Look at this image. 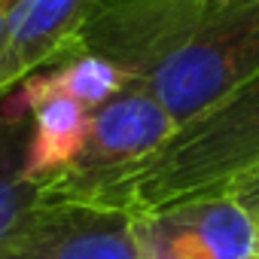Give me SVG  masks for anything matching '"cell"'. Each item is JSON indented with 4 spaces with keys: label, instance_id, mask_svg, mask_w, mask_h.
Masks as SVG:
<instances>
[{
    "label": "cell",
    "instance_id": "1",
    "mask_svg": "<svg viewBox=\"0 0 259 259\" xmlns=\"http://www.w3.org/2000/svg\"><path fill=\"white\" fill-rule=\"evenodd\" d=\"M76 52L116 64L180 128L259 73V0H101Z\"/></svg>",
    "mask_w": 259,
    "mask_h": 259
},
{
    "label": "cell",
    "instance_id": "2",
    "mask_svg": "<svg viewBox=\"0 0 259 259\" xmlns=\"http://www.w3.org/2000/svg\"><path fill=\"white\" fill-rule=\"evenodd\" d=\"M259 171V73L180 125L168 144L101 189L89 207L150 213L192 198L229 195Z\"/></svg>",
    "mask_w": 259,
    "mask_h": 259
},
{
    "label": "cell",
    "instance_id": "3",
    "mask_svg": "<svg viewBox=\"0 0 259 259\" xmlns=\"http://www.w3.org/2000/svg\"><path fill=\"white\" fill-rule=\"evenodd\" d=\"M177 132L174 116L141 85H128L92 113L79 156L40 183L46 204H89L101 189L159 153Z\"/></svg>",
    "mask_w": 259,
    "mask_h": 259
},
{
    "label": "cell",
    "instance_id": "4",
    "mask_svg": "<svg viewBox=\"0 0 259 259\" xmlns=\"http://www.w3.org/2000/svg\"><path fill=\"white\" fill-rule=\"evenodd\" d=\"M141 259H256V210L238 195H207L132 217Z\"/></svg>",
    "mask_w": 259,
    "mask_h": 259
},
{
    "label": "cell",
    "instance_id": "5",
    "mask_svg": "<svg viewBox=\"0 0 259 259\" xmlns=\"http://www.w3.org/2000/svg\"><path fill=\"white\" fill-rule=\"evenodd\" d=\"M0 259H141L132 232V213L89 207V204H46L10 235Z\"/></svg>",
    "mask_w": 259,
    "mask_h": 259
},
{
    "label": "cell",
    "instance_id": "6",
    "mask_svg": "<svg viewBox=\"0 0 259 259\" xmlns=\"http://www.w3.org/2000/svg\"><path fill=\"white\" fill-rule=\"evenodd\" d=\"M98 4L101 0H19L0 58V101L28 76L70 58Z\"/></svg>",
    "mask_w": 259,
    "mask_h": 259
},
{
    "label": "cell",
    "instance_id": "7",
    "mask_svg": "<svg viewBox=\"0 0 259 259\" xmlns=\"http://www.w3.org/2000/svg\"><path fill=\"white\" fill-rule=\"evenodd\" d=\"M10 107L31 116V141H28V180L37 186L61 174L82 150L89 138L92 110L70 98L49 70L28 76L16 92L4 98Z\"/></svg>",
    "mask_w": 259,
    "mask_h": 259
},
{
    "label": "cell",
    "instance_id": "8",
    "mask_svg": "<svg viewBox=\"0 0 259 259\" xmlns=\"http://www.w3.org/2000/svg\"><path fill=\"white\" fill-rule=\"evenodd\" d=\"M31 116L0 101V247L37 210L40 186L28 180Z\"/></svg>",
    "mask_w": 259,
    "mask_h": 259
},
{
    "label": "cell",
    "instance_id": "9",
    "mask_svg": "<svg viewBox=\"0 0 259 259\" xmlns=\"http://www.w3.org/2000/svg\"><path fill=\"white\" fill-rule=\"evenodd\" d=\"M49 73L70 98H76L92 113L98 107H104L110 98H116L122 89L132 85L116 64H110L107 58L92 55V52H73L61 64L49 67Z\"/></svg>",
    "mask_w": 259,
    "mask_h": 259
},
{
    "label": "cell",
    "instance_id": "10",
    "mask_svg": "<svg viewBox=\"0 0 259 259\" xmlns=\"http://www.w3.org/2000/svg\"><path fill=\"white\" fill-rule=\"evenodd\" d=\"M229 195H238L244 204H250V207H259V171L256 174H250L247 180H241Z\"/></svg>",
    "mask_w": 259,
    "mask_h": 259
},
{
    "label": "cell",
    "instance_id": "11",
    "mask_svg": "<svg viewBox=\"0 0 259 259\" xmlns=\"http://www.w3.org/2000/svg\"><path fill=\"white\" fill-rule=\"evenodd\" d=\"M16 7H19V0H0V58H4L7 40H10V25L16 16Z\"/></svg>",
    "mask_w": 259,
    "mask_h": 259
},
{
    "label": "cell",
    "instance_id": "12",
    "mask_svg": "<svg viewBox=\"0 0 259 259\" xmlns=\"http://www.w3.org/2000/svg\"><path fill=\"white\" fill-rule=\"evenodd\" d=\"M256 210V226H259V207H253ZM256 259H259V247H256Z\"/></svg>",
    "mask_w": 259,
    "mask_h": 259
}]
</instances>
